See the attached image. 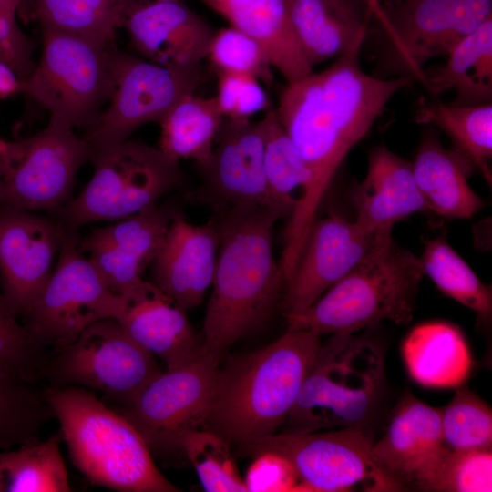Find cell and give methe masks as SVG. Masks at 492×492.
<instances>
[{"label": "cell", "instance_id": "1", "mask_svg": "<svg viewBox=\"0 0 492 492\" xmlns=\"http://www.w3.org/2000/svg\"><path fill=\"white\" fill-rule=\"evenodd\" d=\"M356 46L323 71L287 82L276 109L279 119L312 174L284 231L279 261L289 276L299 260L308 231L349 151L370 131L387 103L414 81L380 78L365 73Z\"/></svg>", "mask_w": 492, "mask_h": 492}, {"label": "cell", "instance_id": "2", "mask_svg": "<svg viewBox=\"0 0 492 492\" xmlns=\"http://www.w3.org/2000/svg\"><path fill=\"white\" fill-rule=\"evenodd\" d=\"M220 234L211 294L203 322V349L223 354L262 324L282 299L284 278L273 254V230L282 219L261 206L213 212Z\"/></svg>", "mask_w": 492, "mask_h": 492}, {"label": "cell", "instance_id": "3", "mask_svg": "<svg viewBox=\"0 0 492 492\" xmlns=\"http://www.w3.org/2000/svg\"><path fill=\"white\" fill-rule=\"evenodd\" d=\"M320 336L311 330L287 329L264 348L220 366L205 429L237 446L276 433L313 366Z\"/></svg>", "mask_w": 492, "mask_h": 492}, {"label": "cell", "instance_id": "4", "mask_svg": "<svg viewBox=\"0 0 492 492\" xmlns=\"http://www.w3.org/2000/svg\"><path fill=\"white\" fill-rule=\"evenodd\" d=\"M75 467L91 483L118 492H179L158 468L134 425L77 386H44Z\"/></svg>", "mask_w": 492, "mask_h": 492}, {"label": "cell", "instance_id": "5", "mask_svg": "<svg viewBox=\"0 0 492 492\" xmlns=\"http://www.w3.org/2000/svg\"><path fill=\"white\" fill-rule=\"evenodd\" d=\"M424 275L419 257L392 239L309 308L287 316L288 329L332 335L355 333L387 320L406 324Z\"/></svg>", "mask_w": 492, "mask_h": 492}, {"label": "cell", "instance_id": "6", "mask_svg": "<svg viewBox=\"0 0 492 492\" xmlns=\"http://www.w3.org/2000/svg\"><path fill=\"white\" fill-rule=\"evenodd\" d=\"M384 383V353L376 343L354 333L332 334L321 344L283 424L285 430H365L378 407Z\"/></svg>", "mask_w": 492, "mask_h": 492}, {"label": "cell", "instance_id": "7", "mask_svg": "<svg viewBox=\"0 0 492 492\" xmlns=\"http://www.w3.org/2000/svg\"><path fill=\"white\" fill-rule=\"evenodd\" d=\"M492 17V0H399L371 19L364 41L374 62L373 76L420 83L426 63L447 56Z\"/></svg>", "mask_w": 492, "mask_h": 492}, {"label": "cell", "instance_id": "8", "mask_svg": "<svg viewBox=\"0 0 492 492\" xmlns=\"http://www.w3.org/2000/svg\"><path fill=\"white\" fill-rule=\"evenodd\" d=\"M94 174L64 206L49 212L67 232L91 222L119 220L151 207L183 182L179 162L159 148L124 140L92 149Z\"/></svg>", "mask_w": 492, "mask_h": 492}, {"label": "cell", "instance_id": "9", "mask_svg": "<svg viewBox=\"0 0 492 492\" xmlns=\"http://www.w3.org/2000/svg\"><path fill=\"white\" fill-rule=\"evenodd\" d=\"M40 62L20 91L50 116L90 129L110 100L120 51L115 41L42 29Z\"/></svg>", "mask_w": 492, "mask_h": 492}, {"label": "cell", "instance_id": "10", "mask_svg": "<svg viewBox=\"0 0 492 492\" xmlns=\"http://www.w3.org/2000/svg\"><path fill=\"white\" fill-rule=\"evenodd\" d=\"M161 372L156 357L116 319L108 318L49 352L40 380L51 387L77 386L97 392L108 405L125 406Z\"/></svg>", "mask_w": 492, "mask_h": 492}, {"label": "cell", "instance_id": "11", "mask_svg": "<svg viewBox=\"0 0 492 492\" xmlns=\"http://www.w3.org/2000/svg\"><path fill=\"white\" fill-rule=\"evenodd\" d=\"M244 456L271 455L286 462L294 472L299 488L308 491H399L402 487L375 463L372 442L355 427L310 433L276 432L238 446Z\"/></svg>", "mask_w": 492, "mask_h": 492}, {"label": "cell", "instance_id": "12", "mask_svg": "<svg viewBox=\"0 0 492 492\" xmlns=\"http://www.w3.org/2000/svg\"><path fill=\"white\" fill-rule=\"evenodd\" d=\"M88 142L56 116L26 138L0 137V204L51 212L72 199L79 168L90 161Z\"/></svg>", "mask_w": 492, "mask_h": 492}, {"label": "cell", "instance_id": "13", "mask_svg": "<svg viewBox=\"0 0 492 492\" xmlns=\"http://www.w3.org/2000/svg\"><path fill=\"white\" fill-rule=\"evenodd\" d=\"M78 238L65 231L50 278L20 319L45 349L72 343L100 320H118L128 306L81 252Z\"/></svg>", "mask_w": 492, "mask_h": 492}, {"label": "cell", "instance_id": "14", "mask_svg": "<svg viewBox=\"0 0 492 492\" xmlns=\"http://www.w3.org/2000/svg\"><path fill=\"white\" fill-rule=\"evenodd\" d=\"M221 354L203 353L193 361L151 379L125 406H110L155 452L180 451L182 436L205 428Z\"/></svg>", "mask_w": 492, "mask_h": 492}, {"label": "cell", "instance_id": "15", "mask_svg": "<svg viewBox=\"0 0 492 492\" xmlns=\"http://www.w3.org/2000/svg\"><path fill=\"white\" fill-rule=\"evenodd\" d=\"M201 67H166L120 51L117 79L108 106L83 138L91 149L128 139L140 126L159 120L204 82Z\"/></svg>", "mask_w": 492, "mask_h": 492}, {"label": "cell", "instance_id": "16", "mask_svg": "<svg viewBox=\"0 0 492 492\" xmlns=\"http://www.w3.org/2000/svg\"><path fill=\"white\" fill-rule=\"evenodd\" d=\"M264 136L261 119L224 118L211 154L199 169L201 185L189 199L213 212L236 206L270 208L282 218L287 213L268 186L263 165Z\"/></svg>", "mask_w": 492, "mask_h": 492}, {"label": "cell", "instance_id": "17", "mask_svg": "<svg viewBox=\"0 0 492 492\" xmlns=\"http://www.w3.org/2000/svg\"><path fill=\"white\" fill-rule=\"evenodd\" d=\"M178 213L159 203L78 238V248L97 269L109 289L128 303L160 293L144 280L145 270L161 249Z\"/></svg>", "mask_w": 492, "mask_h": 492}, {"label": "cell", "instance_id": "18", "mask_svg": "<svg viewBox=\"0 0 492 492\" xmlns=\"http://www.w3.org/2000/svg\"><path fill=\"white\" fill-rule=\"evenodd\" d=\"M392 239L371 232L337 213L317 216L308 231L292 275L284 286L282 301L285 316L309 308Z\"/></svg>", "mask_w": 492, "mask_h": 492}, {"label": "cell", "instance_id": "19", "mask_svg": "<svg viewBox=\"0 0 492 492\" xmlns=\"http://www.w3.org/2000/svg\"><path fill=\"white\" fill-rule=\"evenodd\" d=\"M64 234L50 215L0 204V290L19 319L50 278Z\"/></svg>", "mask_w": 492, "mask_h": 492}, {"label": "cell", "instance_id": "20", "mask_svg": "<svg viewBox=\"0 0 492 492\" xmlns=\"http://www.w3.org/2000/svg\"><path fill=\"white\" fill-rule=\"evenodd\" d=\"M130 41L140 56L176 69L201 67L215 30L183 2H155L128 10L123 16Z\"/></svg>", "mask_w": 492, "mask_h": 492}, {"label": "cell", "instance_id": "21", "mask_svg": "<svg viewBox=\"0 0 492 492\" xmlns=\"http://www.w3.org/2000/svg\"><path fill=\"white\" fill-rule=\"evenodd\" d=\"M219 243L213 218L194 224L178 212L150 264L149 282L185 312L199 306L212 284Z\"/></svg>", "mask_w": 492, "mask_h": 492}, {"label": "cell", "instance_id": "22", "mask_svg": "<svg viewBox=\"0 0 492 492\" xmlns=\"http://www.w3.org/2000/svg\"><path fill=\"white\" fill-rule=\"evenodd\" d=\"M350 200L355 221L382 236H392L396 223L426 210L412 162L383 145L369 151L366 175L352 189Z\"/></svg>", "mask_w": 492, "mask_h": 492}, {"label": "cell", "instance_id": "23", "mask_svg": "<svg viewBox=\"0 0 492 492\" xmlns=\"http://www.w3.org/2000/svg\"><path fill=\"white\" fill-rule=\"evenodd\" d=\"M444 447L440 408L407 395L395 407L384 435L372 443V455L377 466L405 488Z\"/></svg>", "mask_w": 492, "mask_h": 492}, {"label": "cell", "instance_id": "24", "mask_svg": "<svg viewBox=\"0 0 492 492\" xmlns=\"http://www.w3.org/2000/svg\"><path fill=\"white\" fill-rule=\"evenodd\" d=\"M292 27L313 67L363 46L373 10L352 0H285Z\"/></svg>", "mask_w": 492, "mask_h": 492}, {"label": "cell", "instance_id": "25", "mask_svg": "<svg viewBox=\"0 0 492 492\" xmlns=\"http://www.w3.org/2000/svg\"><path fill=\"white\" fill-rule=\"evenodd\" d=\"M412 167L426 210L447 219H469L483 208L468 183L474 164L454 148H444L433 131L423 134Z\"/></svg>", "mask_w": 492, "mask_h": 492}, {"label": "cell", "instance_id": "26", "mask_svg": "<svg viewBox=\"0 0 492 492\" xmlns=\"http://www.w3.org/2000/svg\"><path fill=\"white\" fill-rule=\"evenodd\" d=\"M230 24L256 40L287 82L313 72L294 36L285 0H203Z\"/></svg>", "mask_w": 492, "mask_h": 492}, {"label": "cell", "instance_id": "27", "mask_svg": "<svg viewBox=\"0 0 492 492\" xmlns=\"http://www.w3.org/2000/svg\"><path fill=\"white\" fill-rule=\"evenodd\" d=\"M117 321L134 341L161 359L167 370L193 361L204 351L203 338L185 311L165 295L128 304Z\"/></svg>", "mask_w": 492, "mask_h": 492}, {"label": "cell", "instance_id": "28", "mask_svg": "<svg viewBox=\"0 0 492 492\" xmlns=\"http://www.w3.org/2000/svg\"><path fill=\"white\" fill-rule=\"evenodd\" d=\"M402 357L411 378L429 388H457L469 376L473 360L461 331L446 322L413 328L402 343Z\"/></svg>", "mask_w": 492, "mask_h": 492}, {"label": "cell", "instance_id": "29", "mask_svg": "<svg viewBox=\"0 0 492 492\" xmlns=\"http://www.w3.org/2000/svg\"><path fill=\"white\" fill-rule=\"evenodd\" d=\"M446 64L425 67L420 84L434 97L456 91V106H477L492 100V17L463 38Z\"/></svg>", "mask_w": 492, "mask_h": 492}, {"label": "cell", "instance_id": "30", "mask_svg": "<svg viewBox=\"0 0 492 492\" xmlns=\"http://www.w3.org/2000/svg\"><path fill=\"white\" fill-rule=\"evenodd\" d=\"M223 118L215 97L187 95L159 120L158 148L177 162L192 159L201 166L211 154Z\"/></svg>", "mask_w": 492, "mask_h": 492}, {"label": "cell", "instance_id": "31", "mask_svg": "<svg viewBox=\"0 0 492 492\" xmlns=\"http://www.w3.org/2000/svg\"><path fill=\"white\" fill-rule=\"evenodd\" d=\"M415 121L432 124L451 139L453 148L466 157L491 186L492 104L456 106L421 99Z\"/></svg>", "mask_w": 492, "mask_h": 492}, {"label": "cell", "instance_id": "32", "mask_svg": "<svg viewBox=\"0 0 492 492\" xmlns=\"http://www.w3.org/2000/svg\"><path fill=\"white\" fill-rule=\"evenodd\" d=\"M424 273L444 294L477 313L480 325L492 318L491 285L485 284L444 235L425 241L421 256Z\"/></svg>", "mask_w": 492, "mask_h": 492}, {"label": "cell", "instance_id": "33", "mask_svg": "<svg viewBox=\"0 0 492 492\" xmlns=\"http://www.w3.org/2000/svg\"><path fill=\"white\" fill-rule=\"evenodd\" d=\"M59 431L47 439L1 451L6 492H69L68 472L60 446Z\"/></svg>", "mask_w": 492, "mask_h": 492}, {"label": "cell", "instance_id": "34", "mask_svg": "<svg viewBox=\"0 0 492 492\" xmlns=\"http://www.w3.org/2000/svg\"><path fill=\"white\" fill-rule=\"evenodd\" d=\"M54 418L37 382L0 372L1 450L39 439L42 428Z\"/></svg>", "mask_w": 492, "mask_h": 492}, {"label": "cell", "instance_id": "35", "mask_svg": "<svg viewBox=\"0 0 492 492\" xmlns=\"http://www.w3.org/2000/svg\"><path fill=\"white\" fill-rule=\"evenodd\" d=\"M264 136L263 165L270 190L291 217L297 203L293 191H303L312 174L298 149L282 125L276 109L269 108L261 118Z\"/></svg>", "mask_w": 492, "mask_h": 492}, {"label": "cell", "instance_id": "36", "mask_svg": "<svg viewBox=\"0 0 492 492\" xmlns=\"http://www.w3.org/2000/svg\"><path fill=\"white\" fill-rule=\"evenodd\" d=\"M41 29L115 41L120 26V0H33Z\"/></svg>", "mask_w": 492, "mask_h": 492}, {"label": "cell", "instance_id": "37", "mask_svg": "<svg viewBox=\"0 0 492 492\" xmlns=\"http://www.w3.org/2000/svg\"><path fill=\"white\" fill-rule=\"evenodd\" d=\"M412 487L423 491H492L491 450L454 451L444 447L415 477Z\"/></svg>", "mask_w": 492, "mask_h": 492}, {"label": "cell", "instance_id": "38", "mask_svg": "<svg viewBox=\"0 0 492 492\" xmlns=\"http://www.w3.org/2000/svg\"><path fill=\"white\" fill-rule=\"evenodd\" d=\"M230 447L225 439L205 428L189 431L182 436L181 452L195 468L205 491H250L239 474Z\"/></svg>", "mask_w": 492, "mask_h": 492}, {"label": "cell", "instance_id": "39", "mask_svg": "<svg viewBox=\"0 0 492 492\" xmlns=\"http://www.w3.org/2000/svg\"><path fill=\"white\" fill-rule=\"evenodd\" d=\"M442 440L454 451L491 450V408L464 384L440 408Z\"/></svg>", "mask_w": 492, "mask_h": 492}, {"label": "cell", "instance_id": "40", "mask_svg": "<svg viewBox=\"0 0 492 492\" xmlns=\"http://www.w3.org/2000/svg\"><path fill=\"white\" fill-rule=\"evenodd\" d=\"M48 355L8 307L0 290V372L40 381Z\"/></svg>", "mask_w": 492, "mask_h": 492}, {"label": "cell", "instance_id": "41", "mask_svg": "<svg viewBox=\"0 0 492 492\" xmlns=\"http://www.w3.org/2000/svg\"><path fill=\"white\" fill-rule=\"evenodd\" d=\"M207 58L216 73L249 74L271 82L270 60L261 45L241 30L230 26L215 32Z\"/></svg>", "mask_w": 492, "mask_h": 492}, {"label": "cell", "instance_id": "42", "mask_svg": "<svg viewBox=\"0 0 492 492\" xmlns=\"http://www.w3.org/2000/svg\"><path fill=\"white\" fill-rule=\"evenodd\" d=\"M218 75L216 100L224 118L249 119L269 109V99L260 80L249 74L221 72Z\"/></svg>", "mask_w": 492, "mask_h": 492}, {"label": "cell", "instance_id": "43", "mask_svg": "<svg viewBox=\"0 0 492 492\" xmlns=\"http://www.w3.org/2000/svg\"><path fill=\"white\" fill-rule=\"evenodd\" d=\"M33 52V42L24 34L15 19L0 15V62L15 75L19 82V90L36 67Z\"/></svg>", "mask_w": 492, "mask_h": 492}, {"label": "cell", "instance_id": "44", "mask_svg": "<svg viewBox=\"0 0 492 492\" xmlns=\"http://www.w3.org/2000/svg\"><path fill=\"white\" fill-rule=\"evenodd\" d=\"M19 91V82L15 75L0 62V97Z\"/></svg>", "mask_w": 492, "mask_h": 492}, {"label": "cell", "instance_id": "45", "mask_svg": "<svg viewBox=\"0 0 492 492\" xmlns=\"http://www.w3.org/2000/svg\"><path fill=\"white\" fill-rule=\"evenodd\" d=\"M24 0H0V15L15 19V13Z\"/></svg>", "mask_w": 492, "mask_h": 492}, {"label": "cell", "instance_id": "46", "mask_svg": "<svg viewBox=\"0 0 492 492\" xmlns=\"http://www.w3.org/2000/svg\"><path fill=\"white\" fill-rule=\"evenodd\" d=\"M165 1H179L184 2L185 0H120V10H121V22L124 15L130 9L155 3V2H165ZM121 26V23H120Z\"/></svg>", "mask_w": 492, "mask_h": 492}, {"label": "cell", "instance_id": "47", "mask_svg": "<svg viewBox=\"0 0 492 492\" xmlns=\"http://www.w3.org/2000/svg\"><path fill=\"white\" fill-rule=\"evenodd\" d=\"M5 474L1 463V452H0V492L5 491Z\"/></svg>", "mask_w": 492, "mask_h": 492}, {"label": "cell", "instance_id": "48", "mask_svg": "<svg viewBox=\"0 0 492 492\" xmlns=\"http://www.w3.org/2000/svg\"><path fill=\"white\" fill-rule=\"evenodd\" d=\"M379 1H380V4H381L382 6L388 7L390 5H395L399 0H379Z\"/></svg>", "mask_w": 492, "mask_h": 492}, {"label": "cell", "instance_id": "49", "mask_svg": "<svg viewBox=\"0 0 492 492\" xmlns=\"http://www.w3.org/2000/svg\"><path fill=\"white\" fill-rule=\"evenodd\" d=\"M0 173H1V169H0Z\"/></svg>", "mask_w": 492, "mask_h": 492}]
</instances>
